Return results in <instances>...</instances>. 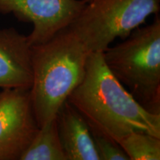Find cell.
Masks as SVG:
<instances>
[{"instance_id":"obj_12","label":"cell","mask_w":160,"mask_h":160,"mask_svg":"<svg viewBox=\"0 0 160 160\" xmlns=\"http://www.w3.org/2000/svg\"><path fill=\"white\" fill-rule=\"evenodd\" d=\"M88 3H91V2H93L97 1V0H86Z\"/></svg>"},{"instance_id":"obj_10","label":"cell","mask_w":160,"mask_h":160,"mask_svg":"<svg viewBox=\"0 0 160 160\" xmlns=\"http://www.w3.org/2000/svg\"><path fill=\"white\" fill-rule=\"evenodd\" d=\"M130 160H159L160 138L134 131L118 142Z\"/></svg>"},{"instance_id":"obj_5","label":"cell","mask_w":160,"mask_h":160,"mask_svg":"<svg viewBox=\"0 0 160 160\" xmlns=\"http://www.w3.org/2000/svg\"><path fill=\"white\" fill-rule=\"evenodd\" d=\"M86 0H0V13H13L32 23L30 45L45 43L72 23L87 5Z\"/></svg>"},{"instance_id":"obj_2","label":"cell","mask_w":160,"mask_h":160,"mask_svg":"<svg viewBox=\"0 0 160 160\" xmlns=\"http://www.w3.org/2000/svg\"><path fill=\"white\" fill-rule=\"evenodd\" d=\"M30 94L39 127L51 121L82 81L89 52L68 28L45 43L31 46Z\"/></svg>"},{"instance_id":"obj_1","label":"cell","mask_w":160,"mask_h":160,"mask_svg":"<svg viewBox=\"0 0 160 160\" xmlns=\"http://www.w3.org/2000/svg\"><path fill=\"white\" fill-rule=\"evenodd\" d=\"M66 101L93 133L118 143L134 131L160 138V115L142 106L108 69L102 52L88 57L82 81Z\"/></svg>"},{"instance_id":"obj_3","label":"cell","mask_w":160,"mask_h":160,"mask_svg":"<svg viewBox=\"0 0 160 160\" xmlns=\"http://www.w3.org/2000/svg\"><path fill=\"white\" fill-rule=\"evenodd\" d=\"M108 69L148 111L160 115V18L102 52Z\"/></svg>"},{"instance_id":"obj_9","label":"cell","mask_w":160,"mask_h":160,"mask_svg":"<svg viewBox=\"0 0 160 160\" xmlns=\"http://www.w3.org/2000/svg\"><path fill=\"white\" fill-rule=\"evenodd\" d=\"M20 160H67L59 138L57 117L39 128Z\"/></svg>"},{"instance_id":"obj_6","label":"cell","mask_w":160,"mask_h":160,"mask_svg":"<svg viewBox=\"0 0 160 160\" xmlns=\"http://www.w3.org/2000/svg\"><path fill=\"white\" fill-rule=\"evenodd\" d=\"M30 90L0 93V160H20L39 131Z\"/></svg>"},{"instance_id":"obj_11","label":"cell","mask_w":160,"mask_h":160,"mask_svg":"<svg viewBox=\"0 0 160 160\" xmlns=\"http://www.w3.org/2000/svg\"><path fill=\"white\" fill-rule=\"evenodd\" d=\"M100 160H130L117 142L106 136L91 132Z\"/></svg>"},{"instance_id":"obj_8","label":"cell","mask_w":160,"mask_h":160,"mask_svg":"<svg viewBox=\"0 0 160 160\" xmlns=\"http://www.w3.org/2000/svg\"><path fill=\"white\" fill-rule=\"evenodd\" d=\"M56 117L67 160H100L88 125L73 106L65 101Z\"/></svg>"},{"instance_id":"obj_4","label":"cell","mask_w":160,"mask_h":160,"mask_svg":"<svg viewBox=\"0 0 160 160\" xmlns=\"http://www.w3.org/2000/svg\"><path fill=\"white\" fill-rule=\"evenodd\" d=\"M159 9L160 0H97L87 3L67 28L89 53H102L117 38L128 37Z\"/></svg>"},{"instance_id":"obj_7","label":"cell","mask_w":160,"mask_h":160,"mask_svg":"<svg viewBox=\"0 0 160 160\" xmlns=\"http://www.w3.org/2000/svg\"><path fill=\"white\" fill-rule=\"evenodd\" d=\"M31 51L27 36L13 28L0 29V88L31 89Z\"/></svg>"}]
</instances>
